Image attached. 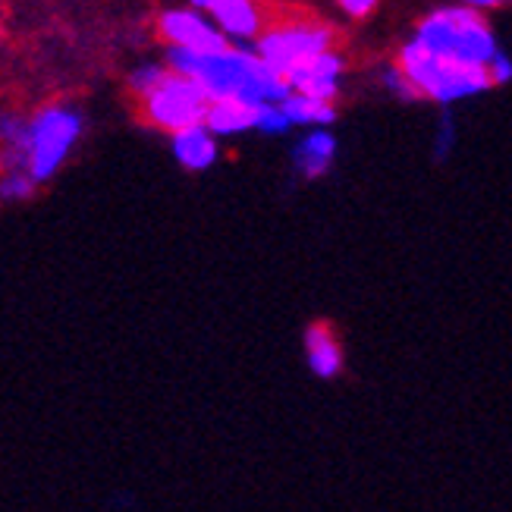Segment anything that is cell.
<instances>
[{
  "label": "cell",
  "mask_w": 512,
  "mask_h": 512,
  "mask_svg": "<svg viewBox=\"0 0 512 512\" xmlns=\"http://www.w3.org/2000/svg\"><path fill=\"white\" fill-rule=\"evenodd\" d=\"M258 114H261V104L255 101H242V98L211 101L205 110V129L214 139L242 136V132L258 129Z\"/></svg>",
  "instance_id": "cell-11"
},
{
  "label": "cell",
  "mask_w": 512,
  "mask_h": 512,
  "mask_svg": "<svg viewBox=\"0 0 512 512\" xmlns=\"http://www.w3.org/2000/svg\"><path fill=\"white\" fill-rule=\"evenodd\" d=\"M487 70H491L494 85H497V82H506V79H512V60L500 51V54L491 60V66H487Z\"/></svg>",
  "instance_id": "cell-18"
},
{
  "label": "cell",
  "mask_w": 512,
  "mask_h": 512,
  "mask_svg": "<svg viewBox=\"0 0 512 512\" xmlns=\"http://www.w3.org/2000/svg\"><path fill=\"white\" fill-rule=\"evenodd\" d=\"M302 343H305L308 371L321 377V381H337L346 371V349L337 327L330 321H311L302 333Z\"/></svg>",
  "instance_id": "cell-8"
},
{
  "label": "cell",
  "mask_w": 512,
  "mask_h": 512,
  "mask_svg": "<svg viewBox=\"0 0 512 512\" xmlns=\"http://www.w3.org/2000/svg\"><path fill=\"white\" fill-rule=\"evenodd\" d=\"M280 110H283V117L289 120V126H330L333 120H337V107H333V104L305 98V95H296V92H289L280 101Z\"/></svg>",
  "instance_id": "cell-14"
},
{
  "label": "cell",
  "mask_w": 512,
  "mask_h": 512,
  "mask_svg": "<svg viewBox=\"0 0 512 512\" xmlns=\"http://www.w3.org/2000/svg\"><path fill=\"white\" fill-rule=\"evenodd\" d=\"M217 154H220L217 139H214L211 132L205 129V123H198V126H189V129L173 132V158L180 161L186 170L202 173V170L214 167Z\"/></svg>",
  "instance_id": "cell-12"
},
{
  "label": "cell",
  "mask_w": 512,
  "mask_h": 512,
  "mask_svg": "<svg viewBox=\"0 0 512 512\" xmlns=\"http://www.w3.org/2000/svg\"><path fill=\"white\" fill-rule=\"evenodd\" d=\"M340 79H343V60H340V54L324 51L315 60H308L305 66H299V70L286 79V85H289V92H296V95L333 104V101H337V95H340Z\"/></svg>",
  "instance_id": "cell-9"
},
{
  "label": "cell",
  "mask_w": 512,
  "mask_h": 512,
  "mask_svg": "<svg viewBox=\"0 0 512 512\" xmlns=\"http://www.w3.org/2000/svg\"><path fill=\"white\" fill-rule=\"evenodd\" d=\"M415 41L425 44L428 51L450 57L472 66H491L500 54L497 38L484 16L472 7H440L431 16L421 19Z\"/></svg>",
  "instance_id": "cell-3"
},
{
  "label": "cell",
  "mask_w": 512,
  "mask_h": 512,
  "mask_svg": "<svg viewBox=\"0 0 512 512\" xmlns=\"http://www.w3.org/2000/svg\"><path fill=\"white\" fill-rule=\"evenodd\" d=\"M161 35L173 51H189V54H211L230 44L224 35L217 32L214 22L198 13V10H167L161 13Z\"/></svg>",
  "instance_id": "cell-7"
},
{
  "label": "cell",
  "mask_w": 512,
  "mask_h": 512,
  "mask_svg": "<svg viewBox=\"0 0 512 512\" xmlns=\"http://www.w3.org/2000/svg\"><path fill=\"white\" fill-rule=\"evenodd\" d=\"M167 66L173 73L195 82V88L205 95L208 104L227 101V98H242L255 104H280L289 95V85L283 76H277L271 66L261 63L255 51L233 48V44H224V48L211 54H189V51L170 48Z\"/></svg>",
  "instance_id": "cell-1"
},
{
  "label": "cell",
  "mask_w": 512,
  "mask_h": 512,
  "mask_svg": "<svg viewBox=\"0 0 512 512\" xmlns=\"http://www.w3.org/2000/svg\"><path fill=\"white\" fill-rule=\"evenodd\" d=\"M192 4V10H198V13H205V7H208V0H189Z\"/></svg>",
  "instance_id": "cell-20"
},
{
  "label": "cell",
  "mask_w": 512,
  "mask_h": 512,
  "mask_svg": "<svg viewBox=\"0 0 512 512\" xmlns=\"http://www.w3.org/2000/svg\"><path fill=\"white\" fill-rule=\"evenodd\" d=\"M205 16L227 41H249L261 32V16L252 0H208Z\"/></svg>",
  "instance_id": "cell-10"
},
{
  "label": "cell",
  "mask_w": 512,
  "mask_h": 512,
  "mask_svg": "<svg viewBox=\"0 0 512 512\" xmlns=\"http://www.w3.org/2000/svg\"><path fill=\"white\" fill-rule=\"evenodd\" d=\"M35 189L38 186L32 183V176L22 170H7L0 176V198H4V202H26V198L35 195Z\"/></svg>",
  "instance_id": "cell-15"
},
{
  "label": "cell",
  "mask_w": 512,
  "mask_h": 512,
  "mask_svg": "<svg viewBox=\"0 0 512 512\" xmlns=\"http://www.w3.org/2000/svg\"><path fill=\"white\" fill-rule=\"evenodd\" d=\"M82 136V117L73 107H44L32 120H26V139L19 151V170L32 176V183L41 186L57 176V170L70 158L73 145Z\"/></svg>",
  "instance_id": "cell-4"
},
{
  "label": "cell",
  "mask_w": 512,
  "mask_h": 512,
  "mask_svg": "<svg viewBox=\"0 0 512 512\" xmlns=\"http://www.w3.org/2000/svg\"><path fill=\"white\" fill-rule=\"evenodd\" d=\"M337 4H340V10H343L346 16L362 19V16H368V13L377 7V0H337Z\"/></svg>",
  "instance_id": "cell-17"
},
{
  "label": "cell",
  "mask_w": 512,
  "mask_h": 512,
  "mask_svg": "<svg viewBox=\"0 0 512 512\" xmlns=\"http://www.w3.org/2000/svg\"><path fill=\"white\" fill-rule=\"evenodd\" d=\"M396 73L406 79L415 98H431L437 104H453L462 98H472L494 85L487 66H472V63L440 57L415 38L399 51Z\"/></svg>",
  "instance_id": "cell-2"
},
{
  "label": "cell",
  "mask_w": 512,
  "mask_h": 512,
  "mask_svg": "<svg viewBox=\"0 0 512 512\" xmlns=\"http://www.w3.org/2000/svg\"><path fill=\"white\" fill-rule=\"evenodd\" d=\"M324 51H330V32L324 26H283L258 35L255 41L258 60L271 66L283 79H289L299 66H305Z\"/></svg>",
  "instance_id": "cell-6"
},
{
  "label": "cell",
  "mask_w": 512,
  "mask_h": 512,
  "mask_svg": "<svg viewBox=\"0 0 512 512\" xmlns=\"http://www.w3.org/2000/svg\"><path fill=\"white\" fill-rule=\"evenodd\" d=\"M506 0H462V7H472V10H487V7H500Z\"/></svg>",
  "instance_id": "cell-19"
},
{
  "label": "cell",
  "mask_w": 512,
  "mask_h": 512,
  "mask_svg": "<svg viewBox=\"0 0 512 512\" xmlns=\"http://www.w3.org/2000/svg\"><path fill=\"white\" fill-rule=\"evenodd\" d=\"M139 98L145 101L148 120L158 129H167L170 136H173V132H180V129L205 123V110H208L205 95L198 92L195 82H189L180 73H173L170 66L161 73V79Z\"/></svg>",
  "instance_id": "cell-5"
},
{
  "label": "cell",
  "mask_w": 512,
  "mask_h": 512,
  "mask_svg": "<svg viewBox=\"0 0 512 512\" xmlns=\"http://www.w3.org/2000/svg\"><path fill=\"white\" fill-rule=\"evenodd\" d=\"M333 158H337V139L330 136L327 129H315L296 145V170L305 176V180H318L333 167Z\"/></svg>",
  "instance_id": "cell-13"
},
{
  "label": "cell",
  "mask_w": 512,
  "mask_h": 512,
  "mask_svg": "<svg viewBox=\"0 0 512 512\" xmlns=\"http://www.w3.org/2000/svg\"><path fill=\"white\" fill-rule=\"evenodd\" d=\"M289 129V120L283 117L280 104H261L258 114V129L255 132H267V136H280V132Z\"/></svg>",
  "instance_id": "cell-16"
}]
</instances>
